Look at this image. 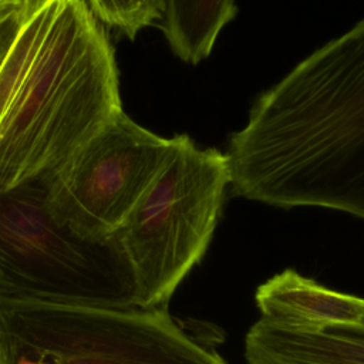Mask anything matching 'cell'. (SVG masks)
Listing matches in <instances>:
<instances>
[{"label":"cell","instance_id":"cell-1","mask_svg":"<svg viewBox=\"0 0 364 364\" xmlns=\"http://www.w3.org/2000/svg\"><path fill=\"white\" fill-rule=\"evenodd\" d=\"M225 154L237 196L364 219V18L262 92Z\"/></svg>","mask_w":364,"mask_h":364},{"label":"cell","instance_id":"cell-2","mask_svg":"<svg viewBox=\"0 0 364 364\" xmlns=\"http://www.w3.org/2000/svg\"><path fill=\"white\" fill-rule=\"evenodd\" d=\"M122 112L108 34L85 0H27L0 65V193L46 179Z\"/></svg>","mask_w":364,"mask_h":364},{"label":"cell","instance_id":"cell-3","mask_svg":"<svg viewBox=\"0 0 364 364\" xmlns=\"http://www.w3.org/2000/svg\"><path fill=\"white\" fill-rule=\"evenodd\" d=\"M0 301L132 307L138 286L115 236L92 240L61 223L40 179L0 193Z\"/></svg>","mask_w":364,"mask_h":364},{"label":"cell","instance_id":"cell-4","mask_svg":"<svg viewBox=\"0 0 364 364\" xmlns=\"http://www.w3.org/2000/svg\"><path fill=\"white\" fill-rule=\"evenodd\" d=\"M0 364H226L162 307L0 301Z\"/></svg>","mask_w":364,"mask_h":364},{"label":"cell","instance_id":"cell-5","mask_svg":"<svg viewBox=\"0 0 364 364\" xmlns=\"http://www.w3.org/2000/svg\"><path fill=\"white\" fill-rule=\"evenodd\" d=\"M165 166L114 233L135 273L138 307H162L205 255L230 185L226 154L175 135Z\"/></svg>","mask_w":364,"mask_h":364},{"label":"cell","instance_id":"cell-6","mask_svg":"<svg viewBox=\"0 0 364 364\" xmlns=\"http://www.w3.org/2000/svg\"><path fill=\"white\" fill-rule=\"evenodd\" d=\"M173 146L122 111L46 178L50 210L82 237H112Z\"/></svg>","mask_w":364,"mask_h":364},{"label":"cell","instance_id":"cell-7","mask_svg":"<svg viewBox=\"0 0 364 364\" xmlns=\"http://www.w3.org/2000/svg\"><path fill=\"white\" fill-rule=\"evenodd\" d=\"M249 364H364V323L314 330L256 321L245 336Z\"/></svg>","mask_w":364,"mask_h":364},{"label":"cell","instance_id":"cell-8","mask_svg":"<svg viewBox=\"0 0 364 364\" xmlns=\"http://www.w3.org/2000/svg\"><path fill=\"white\" fill-rule=\"evenodd\" d=\"M255 300L263 320L283 327L314 330L364 323V299L330 290L293 269L260 284Z\"/></svg>","mask_w":364,"mask_h":364},{"label":"cell","instance_id":"cell-9","mask_svg":"<svg viewBox=\"0 0 364 364\" xmlns=\"http://www.w3.org/2000/svg\"><path fill=\"white\" fill-rule=\"evenodd\" d=\"M236 13L235 0H165L161 27L173 54L198 64L210 54L218 34Z\"/></svg>","mask_w":364,"mask_h":364},{"label":"cell","instance_id":"cell-10","mask_svg":"<svg viewBox=\"0 0 364 364\" xmlns=\"http://www.w3.org/2000/svg\"><path fill=\"white\" fill-rule=\"evenodd\" d=\"M98 20L117 27L131 40L162 17L165 0H85Z\"/></svg>","mask_w":364,"mask_h":364},{"label":"cell","instance_id":"cell-11","mask_svg":"<svg viewBox=\"0 0 364 364\" xmlns=\"http://www.w3.org/2000/svg\"><path fill=\"white\" fill-rule=\"evenodd\" d=\"M27 0H0V65L20 30Z\"/></svg>","mask_w":364,"mask_h":364}]
</instances>
